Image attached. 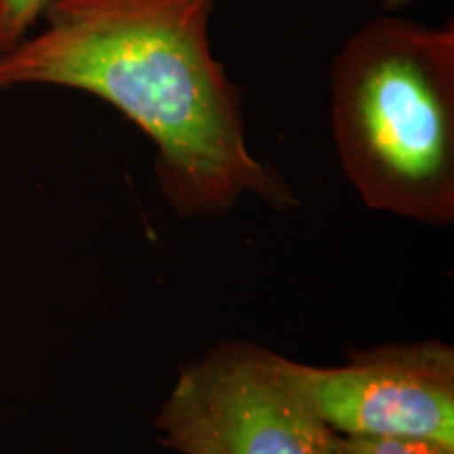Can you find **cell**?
<instances>
[{
	"mask_svg": "<svg viewBox=\"0 0 454 454\" xmlns=\"http://www.w3.org/2000/svg\"><path fill=\"white\" fill-rule=\"evenodd\" d=\"M217 0H51L47 27L0 57V90L53 84L116 107L156 145V187L181 217H221L242 196L299 207L247 144L242 90L215 59Z\"/></svg>",
	"mask_w": 454,
	"mask_h": 454,
	"instance_id": "obj_1",
	"label": "cell"
},
{
	"mask_svg": "<svg viewBox=\"0 0 454 454\" xmlns=\"http://www.w3.org/2000/svg\"><path fill=\"white\" fill-rule=\"evenodd\" d=\"M49 4L51 0H0V57L27 38Z\"/></svg>",
	"mask_w": 454,
	"mask_h": 454,
	"instance_id": "obj_6",
	"label": "cell"
},
{
	"mask_svg": "<svg viewBox=\"0 0 454 454\" xmlns=\"http://www.w3.org/2000/svg\"><path fill=\"white\" fill-rule=\"evenodd\" d=\"M154 427L181 454H331V429L284 377L276 351L248 339L187 362Z\"/></svg>",
	"mask_w": 454,
	"mask_h": 454,
	"instance_id": "obj_3",
	"label": "cell"
},
{
	"mask_svg": "<svg viewBox=\"0 0 454 454\" xmlns=\"http://www.w3.org/2000/svg\"><path fill=\"white\" fill-rule=\"evenodd\" d=\"M340 168L372 211L425 225L454 221V21L381 15L331 64Z\"/></svg>",
	"mask_w": 454,
	"mask_h": 454,
	"instance_id": "obj_2",
	"label": "cell"
},
{
	"mask_svg": "<svg viewBox=\"0 0 454 454\" xmlns=\"http://www.w3.org/2000/svg\"><path fill=\"white\" fill-rule=\"evenodd\" d=\"M288 383L340 435H394L454 446V348L440 339L351 351L343 366L278 354Z\"/></svg>",
	"mask_w": 454,
	"mask_h": 454,
	"instance_id": "obj_4",
	"label": "cell"
},
{
	"mask_svg": "<svg viewBox=\"0 0 454 454\" xmlns=\"http://www.w3.org/2000/svg\"><path fill=\"white\" fill-rule=\"evenodd\" d=\"M414 3H421V0H379V4H381L385 11H391V13L412 7Z\"/></svg>",
	"mask_w": 454,
	"mask_h": 454,
	"instance_id": "obj_7",
	"label": "cell"
},
{
	"mask_svg": "<svg viewBox=\"0 0 454 454\" xmlns=\"http://www.w3.org/2000/svg\"><path fill=\"white\" fill-rule=\"evenodd\" d=\"M331 454H454V446L394 435H340L331 431Z\"/></svg>",
	"mask_w": 454,
	"mask_h": 454,
	"instance_id": "obj_5",
	"label": "cell"
}]
</instances>
